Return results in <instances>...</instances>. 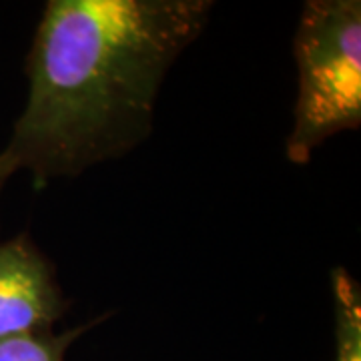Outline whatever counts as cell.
I'll list each match as a JSON object with an SVG mask.
<instances>
[{"mask_svg":"<svg viewBox=\"0 0 361 361\" xmlns=\"http://www.w3.org/2000/svg\"><path fill=\"white\" fill-rule=\"evenodd\" d=\"M211 0H51L26 61L28 97L0 151L37 185L130 153Z\"/></svg>","mask_w":361,"mask_h":361,"instance_id":"1","label":"cell"},{"mask_svg":"<svg viewBox=\"0 0 361 361\" xmlns=\"http://www.w3.org/2000/svg\"><path fill=\"white\" fill-rule=\"evenodd\" d=\"M66 311L54 267L26 235L0 243V341L52 331Z\"/></svg>","mask_w":361,"mask_h":361,"instance_id":"3","label":"cell"},{"mask_svg":"<svg viewBox=\"0 0 361 361\" xmlns=\"http://www.w3.org/2000/svg\"><path fill=\"white\" fill-rule=\"evenodd\" d=\"M299 90L287 159L307 165L317 147L361 125V2L310 0L297 25Z\"/></svg>","mask_w":361,"mask_h":361,"instance_id":"2","label":"cell"},{"mask_svg":"<svg viewBox=\"0 0 361 361\" xmlns=\"http://www.w3.org/2000/svg\"><path fill=\"white\" fill-rule=\"evenodd\" d=\"M337 361H361L360 285L345 269L334 271Z\"/></svg>","mask_w":361,"mask_h":361,"instance_id":"4","label":"cell"},{"mask_svg":"<svg viewBox=\"0 0 361 361\" xmlns=\"http://www.w3.org/2000/svg\"><path fill=\"white\" fill-rule=\"evenodd\" d=\"M14 173H16V171H14L13 165L8 163V159L0 153V193H2V189H4V185H6V180L11 179Z\"/></svg>","mask_w":361,"mask_h":361,"instance_id":"6","label":"cell"},{"mask_svg":"<svg viewBox=\"0 0 361 361\" xmlns=\"http://www.w3.org/2000/svg\"><path fill=\"white\" fill-rule=\"evenodd\" d=\"M87 327H75L66 334H35L0 341V361H65L68 345Z\"/></svg>","mask_w":361,"mask_h":361,"instance_id":"5","label":"cell"}]
</instances>
